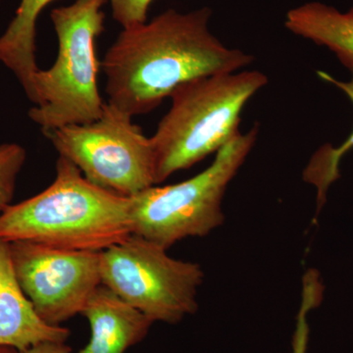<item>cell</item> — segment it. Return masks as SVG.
<instances>
[{"label":"cell","instance_id":"cell-18","mask_svg":"<svg viewBox=\"0 0 353 353\" xmlns=\"http://www.w3.org/2000/svg\"><path fill=\"white\" fill-rule=\"evenodd\" d=\"M0 353H20L15 348L8 347H0Z\"/></svg>","mask_w":353,"mask_h":353},{"label":"cell","instance_id":"cell-4","mask_svg":"<svg viewBox=\"0 0 353 353\" xmlns=\"http://www.w3.org/2000/svg\"><path fill=\"white\" fill-rule=\"evenodd\" d=\"M105 2L76 0L51 12L58 39L57 61L34 75L36 103L29 111L30 119L43 132L92 122L103 112L95 43L104 30Z\"/></svg>","mask_w":353,"mask_h":353},{"label":"cell","instance_id":"cell-11","mask_svg":"<svg viewBox=\"0 0 353 353\" xmlns=\"http://www.w3.org/2000/svg\"><path fill=\"white\" fill-rule=\"evenodd\" d=\"M285 27L292 34L328 48L353 72V7L341 12L312 1L290 9Z\"/></svg>","mask_w":353,"mask_h":353},{"label":"cell","instance_id":"cell-2","mask_svg":"<svg viewBox=\"0 0 353 353\" xmlns=\"http://www.w3.org/2000/svg\"><path fill=\"white\" fill-rule=\"evenodd\" d=\"M130 234V197L88 182L62 157L50 187L11 204L0 215V240L7 243L27 241L60 250L101 252Z\"/></svg>","mask_w":353,"mask_h":353},{"label":"cell","instance_id":"cell-10","mask_svg":"<svg viewBox=\"0 0 353 353\" xmlns=\"http://www.w3.org/2000/svg\"><path fill=\"white\" fill-rule=\"evenodd\" d=\"M81 314L90 323V339L77 353H125L145 340L153 324L103 285L94 290Z\"/></svg>","mask_w":353,"mask_h":353},{"label":"cell","instance_id":"cell-9","mask_svg":"<svg viewBox=\"0 0 353 353\" xmlns=\"http://www.w3.org/2000/svg\"><path fill=\"white\" fill-rule=\"evenodd\" d=\"M70 330L44 322L21 289L9 243L0 240V347L25 352L46 341L65 343Z\"/></svg>","mask_w":353,"mask_h":353},{"label":"cell","instance_id":"cell-12","mask_svg":"<svg viewBox=\"0 0 353 353\" xmlns=\"http://www.w3.org/2000/svg\"><path fill=\"white\" fill-rule=\"evenodd\" d=\"M53 0H21L15 17L0 36V62L16 76L28 99L36 103L34 78L36 62L37 21Z\"/></svg>","mask_w":353,"mask_h":353},{"label":"cell","instance_id":"cell-14","mask_svg":"<svg viewBox=\"0 0 353 353\" xmlns=\"http://www.w3.org/2000/svg\"><path fill=\"white\" fill-rule=\"evenodd\" d=\"M26 158L25 148L18 143L0 145V215L11 205Z\"/></svg>","mask_w":353,"mask_h":353},{"label":"cell","instance_id":"cell-13","mask_svg":"<svg viewBox=\"0 0 353 353\" xmlns=\"http://www.w3.org/2000/svg\"><path fill=\"white\" fill-rule=\"evenodd\" d=\"M352 77L347 82L336 80L333 76L324 71H318L317 75L324 82L331 83L340 88L353 104V72ZM353 148V131L343 143L333 146L327 143L320 148L311 157L310 161L303 172L306 183L314 185L317 190L318 211L326 201L327 192L332 185L340 179V164L341 158Z\"/></svg>","mask_w":353,"mask_h":353},{"label":"cell","instance_id":"cell-7","mask_svg":"<svg viewBox=\"0 0 353 353\" xmlns=\"http://www.w3.org/2000/svg\"><path fill=\"white\" fill-rule=\"evenodd\" d=\"M59 157L92 183L131 197L155 185L152 141L132 117L106 102L99 119L43 132Z\"/></svg>","mask_w":353,"mask_h":353},{"label":"cell","instance_id":"cell-17","mask_svg":"<svg viewBox=\"0 0 353 353\" xmlns=\"http://www.w3.org/2000/svg\"><path fill=\"white\" fill-rule=\"evenodd\" d=\"M20 353H72V350L62 341H46Z\"/></svg>","mask_w":353,"mask_h":353},{"label":"cell","instance_id":"cell-8","mask_svg":"<svg viewBox=\"0 0 353 353\" xmlns=\"http://www.w3.org/2000/svg\"><path fill=\"white\" fill-rule=\"evenodd\" d=\"M9 246L21 289L48 324L60 326L81 314L101 285V252L60 250L27 241Z\"/></svg>","mask_w":353,"mask_h":353},{"label":"cell","instance_id":"cell-5","mask_svg":"<svg viewBox=\"0 0 353 353\" xmlns=\"http://www.w3.org/2000/svg\"><path fill=\"white\" fill-rule=\"evenodd\" d=\"M259 134V125L255 124L218 150L199 175L175 185H152L130 197L132 234L168 250L178 241L208 236L222 226L225 194Z\"/></svg>","mask_w":353,"mask_h":353},{"label":"cell","instance_id":"cell-16","mask_svg":"<svg viewBox=\"0 0 353 353\" xmlns=\"http://www.w3.org/2000/svg\"><path fill=\"white\" fill-rule=\"evenodd\" d=\"M113 18L124 28L143 24L148 19V9L153 0H109Z\"/></svg>","mask_w":353,"mask_h":353},{"label":"cell","instance_id":"cell-15","mask_svg":"<svg viewBox=\"0 0 353 353\" xmlns=\"http://www.w3.org/2000/svg\"><path fill=\"white\" fill-rule=\"evenodd\" d=\"M304 285H305V288H304L303 292V303L299 318H297L296 329L294 332V339H292V353H306L307 352L309 329L306 315L310 309L317 305L321 299V285L314 281H307Z\"/></svg>","mask_w":353,"mask_h":353},{"label":"cell","instance_id":"cell-6","mask_svg":"<svg viewBox=\"0 0 353 353\" xmlns=\"http://www.w3.org/2000/svg\"><path fill=\"white\" fill-rule=\"evenodd\" d=\"M101 285L154 322L178 324L199 308L201 265L173 259L138 234L101 252Z\"/></svg>","mask_w":353,"mask_h":353},{"label":"cell","instance_id":"cell-3","mask_svg":"<svg viewBox=\"0 0 353 353\" xmlns=\"http://www.w3.org/2000/svg\"><path fill=\"white\" fill-rule=\"evenodd\" d=\"M267 83L262 72L241 70L199 77L175 88L171 108L150 138L155 185L216 154L238 136L241 111Z\"/></svg>","mask_w":353,"mask_h":353},{"label":"cell","instance_id":"cell-1","mask_svg":"<svg viewBox=\"0 0 353 353\" xmlns=\"http://www.w3.org/2000/svg\"><path fill=\"white\" fill-rule=\"evenodd\" d=\"M209 7L169 9L150 22L124 28L102 61L108 103L132 117L152 112L175 88L199 77L241 71L253 63L209 30Z\"/></svg>","mask_w":353,"mask_h":353}]
</instances>
